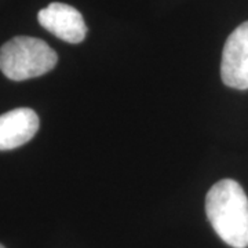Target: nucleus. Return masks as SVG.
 Listing matches in <instances>:
<instances>
[{"label":"nucleus","instance_id":"f257e3e1","mask_svg":"<svg viewBox=\"0 0 248 248\" xmlns=\"http://www.w3.org/2000/svg\"><path fill=\"white\" fill-rule=\"evenodd\" d=\"M205 214L214 231L228 246L248 247V197L239 182H217L205 197Z\"/></svg>","mask_w":248,"mask_h":248},{"label":"nucleus","instance_id":"f03ea898","mask_svg":"<svg viewBox=\"0 0 248 248\" xmlns=\"http://www.w3.org/2000/svg\"><path fill=\"white\" fill-rule=\"evenodd\" d=\"M58 55L42 39L17 36L0 48V71L9 79H33L55 68Z\"/></svg>","mask_w":248,"mask_h":248},{"label":"nucleus","instance_id":"7ed1b4c3","mask_svg":"<svg viewBox=\"0 0 248 248\" xmlns=\"http://www.w3.org/2000/svg\"><path fill=\"white\" fill-rule=\"evenodd\" d=\"M221 78L228 87L248 90V21L236 28L223 46Z\"/></svg>","mask_w":248,"mask_h":248},{"label":"nucleus","instance_id":"20e7f679","mask_svg":"<svg viewBox=\"0 0 248 248\" xmlns=\"http://www.w3.org/2000/svg\"><path fill=\"white\" fill-rule=\"evenodd\" d=\"M37 21L46 31L72 45L83 42L87 35V27L79 10L65 3L55 1L42 9Z\"/></svg>","mask_w":248,"mask_h":248},{"label":"nucleus","instance_id":"39448f33","mask_svg":"<svg viewBox=\"0 0 248 248\" xmlns=\"http://www.w3.org/2000/svg\"><path fill=\"white\" fill-rule=\"evenodd\" d=\"M39 130L33 109L17 108L0 116V151H10L29 142Z\"/></svg>","mask_w":248,"mask_h":248},{"label":"nucleus","instance_id":"423d86ee","mask_svg":"<svg viewBox=\"0 0 248 248\" xmlns=\"http://www.w3.org/2000/svg\"><path fill=\"white\" fill-rule=\"evenodd\" d=\"M0 248H6V247H4V246H1V244H0Z\"/></svg>","mask_w":248,"mask_h":248}]
</instances>
